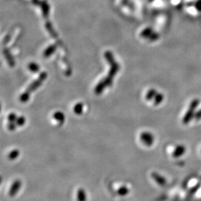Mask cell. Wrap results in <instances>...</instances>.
I'll list each match as a JSON object with an SVG mask.
<instances>
[{
    "mask_svg": "<svg viewBox=\"0 0 201 201\" xmlns=\"http://www.w3.org/2000/svg\"><path fill=\"white\" fill-rule=\"evenodd\" d=\"M46 74L42 73L39 76L37 80H35L34 82L32 83L31 85L27 88V89L23 92V93L20 96V100L22 102H26L29 99L30 94L33 91L36 90L37 88L41 85L43 81L46 78Z\"/></svg>",
    "mask_w": 201,
    "mask_h": 201,
    "instance_id": "obj_1",
    "label": "cell"
},
{
    "mask_svg": "<svg viewBox=\"0 0 201 201\" xmlns=\"http://www.w3.org/2000/svg\"><path fill=\"white\" fill-rule=\"evenodd\" d=\"M22 182L20 180H16L11 185L10 190L9 191V195L11 196H14L17 194L20 188L21 187Z\"/></svg>",
    "mask_w": 201,
    "mask_h": 201,
    "instance_id": "obj_2",
    "label": "cell"
},
{
    "mask_svg": "<svg viewBox=\"0 0 201 201\" xmlns=\"http://www.w3.org/2000/svg\"><path fill=\"white\" fill-rule=\"evenodd\" d=\"M141 139L142 141L146 144L147 145H150L153 141V138L150 134L148 133V132H143L141 135Z\"/></svg>",
    "mask_w": 201,
    "mask_h": 201,
    "instance_id": "obj_3",
    "label": "cell"
},
{
    "mask_svg": "<svg viewBox=\"0 0 201 201\" xmlns=\"http://www.w3.org/2000/svg\"><path fill=\"white\" fill-rule=\"evenodd\" d=\"M53 117L55 120H57V121L59 122L60 124H63L64 122H65V115H64L63 113H62L61 111L55 112L53 115Z\"/></svg>",
    "mask_w": 201,
    "mask_h": 201,
    "instance_id": "obj_4",
    "label": "cell"
},
{
    "mask_svg": "<svg viewBox=\"0 0 201 201\" xmlns=\"http://www.w3.org/2000/svg\"><path fill=\"white\" fill-rule=\"evenodd\" d=\"M78 201H87V195L85 191L82 188H80L77 192Z\"/></svg>",
    "mask_w": 201,
    "mask_h": 201,
    "instance_id": "obj_5",
    "label": "cell"
},
{
    "mask_svg": "<svg viewBox=\"0 0 201 201\" xmlns=\"http://www.w3.org/2000/svg\"><path fill=\"white\" fill-rule=\"evenodd\" d=\"M83 110V104L81 102L78 103L76 105L74 106V111L76 115H81L82 113Z\"/></svg>",
    "mask_w": 201,
    "mask_h": 201,
    "instance_id": "obj_6",
    "label": "cell"
},
{
    "mask_svg": "<svg viewBox=\"0 0 201 201\" xmlns=\"http://www.w3.org/2000/svg\"><path fill=\"white\" fill-rule=\"evenodd\" d=\"M19 155H20V151L18 149H15L10 152L9 155H8V158H9V159L11 160H14L15 159H17L19 156Z\"/></svg>",
    "mask_w": 201,
    "mask_h": 201,
    "instance_id": "obj_7",
    "label": "cell"
},
{
    "mask_svg": "<svg viewBox=\"0 0 201 201\" xmlns=\"http://www.w3.org/2000/svg\"><path fill=\"white\" fill-rule=\"evenodd\" d=\"M128 193H129V190H128V188L126 186L120 187L117 191V193L120 196L126 195Z\"/></svg>",
    "mask_w": 201,
    "mask_h": 201,
    "instance_id": "obj_8",
    "label": "cell"
},
{
    "mask_svg": "<svg viewBox=\"0 0 201 201\" xmlns=\"http://www.w3.org/2000/svg\"><path fill=\"white\" fill-rule=\"evenodd\" d=\"M15 122H16V124H17L18 126H22L26 123V119H25V117H24V116H19V117L17 118V120H16Z\"/></svg>",
    "mask_w": 201,
    "mask_h": 201,
    "instance_id": "obj_9",
    "label": "cell"
},
{
    "mask_svg": "<svg viewBox=\"0 0 201 201\" xmlns=\"http://www.w3.org/2000/svg\"><path fill=\"white\" fill-rule=\"evenodd\" d=\"M17 124H16L15 122H9L7 124V128L10 131H14L16 130V128L17 127Z\"/></svg>",
    "mask_w": 201,
    "mask_h": 201,
    "instance_id": "obj_10",
    "label": "cell"
},
{
    "mask_svg": "<svg viewBox=\"0 0 201 201\" xmlns=\"http://www.w3.org/2000/svg\"><path fill=\"white\" fill-rule=\"evenodd\" d=\"M17 116L14 113H12L9 114V116H8V120L9 122H16V120L17 119Z\"/></svg>",
    "mask_w": 201,
    "mask_h": 201,
    "instance_id": "obj_11",
    "label": "cell"
},
{
    "mask_svg": "<svg viewBox=\"0 0 201 201\" xmlns=\"http://www.w3.org/2000/svg\"><path fill=\"white\" fill-rule=\"evenodd\" d=\"M33 66H29L30 68V69L32 70V71H33V72H36V71H38L39 70V67L37 66H36L35 65H33V64H32L31 65Z\"/></svg>",
    "mask_w": 201,
    "mask_h": 201,
    "instance_id": "obj_12",
    "label": "cell"
}]
</instances>
